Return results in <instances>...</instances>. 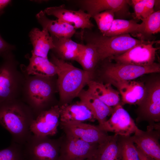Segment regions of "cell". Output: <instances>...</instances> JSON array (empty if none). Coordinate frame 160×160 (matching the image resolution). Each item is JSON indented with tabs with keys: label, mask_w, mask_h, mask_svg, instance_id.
Listing matches in <instances>:
<instances>
[{
	"label": "cell",
	"mask_w": 160,
	"mask_h": 160,
	"mask_svg": "<svg viewBox=\"0 0 160 160\" xmlns=\"http://www.w3.org/2000/svg\"><path fill=\"white\" fill-rule=\"evenodd\" d=\"M60 128L65 134L79 138L87 143L101 145L108 138L107 132L98 126L81 122H61Z\"/></svg>",
	"instance_id": "obj_14"
},
{
	"label": "cell",
	"mask_w": 160,
	"mask_h": 160,
	"mask_svg": "<svg viewBox=\"0 0 160 160\" xmlns=\"http://www.w3.org/2000/svg\"><path fill=\"white\" fill-rule=\"evenodd\" d=\"M0 65V104L15 98L22 81L12 52L3 57Z\"/></svg>",
	"instance_id": "obj_7"
},
{
	"label": "cell",
	"mask_w": 160,
	"mask_h": 160,
	"mask_svg": "<svg viewBox=\"0 0 160 160\" xmlns=\"http://www.w3.org/2000/svg\"><path fill=\"white\" fill-rule=\"evenodd\" d=\"M51 37L55 46L51 50L55 56L65 61H76L82 44L77 43L71 38Z\"/></svg>",
	"instance_id": "obj_20"
},
{
	"label": "cell",
	"mask_w": 160,
	"mask_h": 160,
	"mask_svg": "<svg viewBox=\"0 0 160 160\" xmlns=\"http://www.w3.org/2000/svg\"><path fill=\"white\" fill-rule=\"evenodd\" d=\"M81 9L86 11L90 18L103 11H113L118 19H124L130 16L129 5L131 1L128 0H76L71 1Z\"/></svg>",
	"instance_id": "obj_8"
},
{
	"label": "cell",
	"mask_w": 160,
	"mask_h": 160,
	"mask_svg": "<svg viewBox=\"0 0 160 160\" xmlns=\"http://www.w3.org/2000/svg\"><path fill=\"white\" fill-rule=\"evenodd\" d=\"M155 0H131L134 10L135 18L143 21L155 12Z\"/></svg>",
	"instance_id": "obj_28"
},
{
	"label": "cell",
	"mask_w": 160,
	"mask_h": 160,
	"mask_svg": "<svg viewBox=\"0 0 160 160\" xmlns=\"http://www.w3.org/2000/svg\"><path fill=\"white\" fill-rule=\"evenodd\" d=\"M83 41L94 45L98 52L100 61L124 53L136 45L145 41L137 39L129 34L106 36L92 32L91 30H81L75 34Z\"/></svg>",
	"instance_id": "obj_3"
},
{
	"label": "cell",
	"mask_w": 160,
	"mask_h": 160,
	"mask_svg": "<svg viewBox=\"0 0 160 160\" xmlns=\"http://www.w3.org/2000/svg\"><path fill=\"white\" fill-rule=\"evenodd\" d=\"M136 147L152 160H160V126L150 124L144 131L139 129L131 136Z\"/></svg>",
	"instance_id": "obj_13"
},
{
	"label": "cell",
	"mask_w": 160,
	"mask_h": 160,
	"mask_svg": "<svg viewBox=\"0 0 160 160\" xmlns=\"http://www.w3.org/2000/svg\"><path fill=\"white\" fill-rule=\"evenodd\" d=\"M60 107V121L61 122H94L96 119L87 106L79 101L61 105Z\"/></svg>",
	"instance_id": "obj_18"
},
{
	"label": "cell",
	"mask_w": 160,
	"mask_h": 160,
	"mask_svg": "<svg viewBox=\"0 0 160 160\" xmlns=\"http://www.w3.org/2000/svg\"><path fill=\"white\" fill-rule=\"evenodd\" d=\"M29 61L25 68L28 75L52 77L57 75V67L48 58L32 55L29 58Z\"/></svg>",
	"instance_id": "obj_24"
},
{
	"label": "cell",
	"mask_w": 160,
	"mask_h": 160,
	"mask_svg": "<svg viewBox=\"0 0 160 160\" xmlns=\"http://www.w3.org/2000/svg\"><path fill=\"white\" fill-rule=\"evenodd\" d=\"M87 90L107 105L114 107L120 103L119 92L114 89L110 83L90 81L87 85Z\"/></svg>",
	"instance_id": "obj_23"
},
{
	"label": "cell",
	"mask_w": 160,
	"mask_h": 160,
	"mask_svg": "<svg viewBox=\"0 0 160 160\" xmlns=\"http://www.w3.org/2000/svg\"><path fill=\"white\" fill-rule=\"evenodd\" d=\"M121 103L113 108L110 118L97 126L106 132L123 137L130 136L139 129Z\"/></svg>",
	"instance_id": "obj_11"
},
{
	"label": "cell",
	"mask_w": 160,
	"mask_h": 160,
	"mask_svg": "<svg viewBox=\"0 0 160 160\" xmlns=\"http://www.w3.org/2000/svg\"><path fill=\"white\" fill-rule=\"evenodd\" d=\"M36 17L43 29L47 30L51 36L71 38L76 33V29L72 26L58 19H49L44 11H40Z\"/></svg>",
	"instance_id": "obj_19"
},
{
	"label": "cell",
	"mask_w": 160,
	"mask_h": 160,
	"mask_svg": "<svg viewBox=\"0 0 160 160\" xmlns=\"http://www.w3.org/2000/svg\"><path fill=\"white\" fill-rule=\"evenodd\" d=\"M160 72V65L154 63L148 65L141 66L109 61L102 67V78L108 83L110 81L132 80L143 75Z\"/></svg>",
	"instance_id": "obj_5"
},
{
	"label": "cell",
	"mask_w": 160,
	"mask_h": 160,
	"mask_svg": "<svg viewBox=\"0 0 160 160\" xmlns=\"http://www.w3.org/2000/svg\"><path fill=\"white\" fill-rule=\"evenodd\" d=\"M29 36L33 47L32 55L48 58L49 51L55 46L53 39L47 30L42 29L41 31L37 28H34Z\"/></svg>",
	"instance_id": "obj_22"
},
{
	"label": "cell",
	"mask_w": 160,
	"mask_h": 160,
	"mask_svg": "<svg viewBox=\"0 0 160 160\" xmlns=\"http://www.w3.org/2000/svg\"><path fill=\"white\" fill-rule=\"evenodd\" d=\"M100 61L98 52L94 45L89 43L82 44L76 61L80 65L83 70L94 75Z\"/></svg>",
	"instance_id": "obj_27"
},
{
	"label": "cell",
	"mask_w": 160,
	"mask_h": 160,
	"mask_svg": "<svg viewBox=\"0 0 160 160\" xmlns=\"http://www.w3.org/2000/svg\"><path fill=\"white\" fill-rule=\"evenodd\" d=\"M11 2L12 1L10 0H0V12L4 11L3 9Z\"/></svg>",
	"instance_id": "obj_34"
},
{
	"label": "cell",
	"mask_w": 160,
	"mask_h": 160,
	"mask_svg": "<svg viewBox=\"0 0 160 160\" xmlns=\"http://www.w3.org/2000/svg\"><path fill=\"white\" fill-rule=\"evenodd\" d=\"M145 85V97L139 105L137 121H147L150 124L160 121V80L156 79Z\"/></svg>",
	"instance_id": "obj_10"
},
{
	"label": "cell",
	"mask_w": 160,
	"mask_h": 160,
	"mask_svg": "<svg viewBox=\"0 0 160 160\" xmlns=\"http://www.w3.org/2000/svg\"><path fill=\"white\" fill-rule=\"evenodd\" d=\"M158 41H145L137 44L125 52L119 55L111 57L109 61L116 63L144 66L154 63L157 48L153 45Z\"/></svg>",
	"instance_id": "obj_12"
},
{
	"label": "cell",
	"mask_w": 160,
	"mask_h": 160,
	"mask_svg": "<svg viewBox=\"0 0 160 160\" xmlns=\"http://www.w3.org/2000/svg\"><path fill=\"white\" fill-rule=\"evenodd\" d=\"M35 119L31 108L15 99L0 104V124L10 133L13 142L25 143L33 134L30 127Z\"/></svg>",
	"instance_id": "obj_1"
},
{
	"label": "cell",
	"mask_w": 160,
	"mask_h": 160,
	"mask_svg": "<svg viewBox=\"0 0 160 160\" xmlns=\"http://www.w3.org/2000/svg\"><path fill=\"white\" fill-rule=\"evenodd\" d=\"M142 21L144 29L141 36H150L160 32V10L155 11Z\"/></svg>",
	"instance_id": "obj_31"
},
{
	"label": "cell",
	"mask_w": 160,
	"mask_h": 160,
	"mask_svg": "<svg viewBox=\"0 0 160 160\" xmlns=\"http://www.w3.org/2000/svg\"><path fill=\"white\" fill-rule=\"evenodd\" d=\"M60 107L58 105L41 112L34 120L30 130L34 135L49 136L55 135L60 124Z\"/></svg>",
	"instance_id": "obj_16"
},
{
	"label": "cell",
	"mask_w": 160,
	"mask_h": 160,
	"mask_svg": "<svg viewBox=\"0 0 160 160\" xmlns=\"http://www.w3.org/2000/svg\"><path fill=\"white\" fill-rule=\"evenodd\" d=\"M121 156L119 136L114 134L99 145L95 157L97 160H121Z\"/></svg>",
	"instance_id": "obj_26"
},
{
	"label": "cell",
	"mask_w": 160,
	"mask_h": 160,
	"mask_svg": "<svg viewBox=\"0 0 160 160\" xmlns=\"http://www.w3.org/2000/svg\"><path fill=\"white\" fill-rule=\"evenodd\" d=\"M50 61L58 68L56 86L59 93L58 105L71 103L84 87L93 80L94 74L58 59L52 52Z\"/></svg>",
	"instance_id": "obj_2"
},
{
	"label": "cell",
	"mask_w": 160,
	"mask_h": 160,
	"mask_svg": "<svg viewBox=\"0 0 160 160\" xmlns=\"http://www.w3.org/2000/svg\"><path fill=\"white\" fill-rule=\"evenodd\" d=\"M136 148L140 160H152L146 156L137 147Z\"/></svg>",
	"instance_id": "obj_35"
},
{
	"label": "cell",
	"mask_w": 160,
	"mask_h": 160,
	"mask_svg": "<svg viewBox=\"0 0 160 160\" xmlns=\"http://www.w3.org/2000/svg\"><path fill=\"white\" fill-rule=\"evenodd\" d=\"M119 140L121 149V160H140L136 147L131 136H119Z\"/></svg>",
	"instance_id": "obj_29"
},
{
	"label": "cell",
	"mask_w": 160,
	"mask_h": 160,
	"mask_svg": "<svg viewBox=\"0 0 160 160\" xmlns=\"http://www.w3.org/2000/svg\"><path fill=\"white\" fill-rule=\"evenodd\" d=\"M80 101L85 103L92 112L99 125L102 124L111 115L113 108L109 107L94 96L87 89H83L78 97Z\"/></svg>",
	"instance_id": "obj_21"
},
{
	"label": "cell",
	"mask_w": 160,
	"mask_h": 160,
	"mask_svg": "<svg viewBox=\"0 0 160 160\" xmlns=\"http://www.w3.org/2000/svg\"><path fill=\"white\" fill-rule=\"evenodd\" d=\"M0 160H25L23 145L12 142L8 147L0 150Z\"/></svg>",
	"instance_id": "obj_32"
},
{
	"label": "cell",
	"mask_w": 160,
	"mask_h": 160,
	"mask_svg": "<svg viewBox=\"0 0 160 160\" xmlns=\"http://www.w3.org/2000/svg\"><path fill=\"white\" fill-rule=\"evenodd\" d=\"M52 77L34 76L25 81L26 104L35 118L42 112L55 105L51 103L55 89Z\"/></svg>",
	"instance_id": "obj_4"
},
{
	"label": "cell",
	"mask_w": 160,
	"mask_h": 160,
	"mask_svg": "<svg viewBox=\"0 0 160 160\" xmlns=\"http://www.w3.org/2000/svg\"><path fill=\"white\" fill-rule=\"evenodd\" d=\"M61 141L32 134L23 145L25 160H59Z\"/></svg>",
	"instance_id": "obj_6"
},
{
	"label": "cell",
	"mask_w": 160,
	"mask_h": 160,
	"mask_svg": "<svg viewBox=\"0 0 160 160\" xmlns=\"http://www.w3.org/2000/svg\"><path fill=\"white\" fill-rule=\"evenodd\" d=\"M115 14L111 10L102 12L93 17L101 33L103 35L110 29L114 20Z\"/></svg>",
	"instance_id": "obj_30"
},
{
	"label": "cell",
	"mask_w": 160,
	"mask_h": 160,
	"mask_svg": "<svg viewBox=\"0 0 160 160\" xmlns=\"http://www.w3.org/2000/svg\"><path fill=\"white\" fill-rule=\"evenodd\" d=\"M44 11L46 15L53 16L59 20L71 25L75 29L91 30L94 26L88 14L80 9L77 10L68 9L63 4L47 7Z\"/></svg>",
	"instance_id": "obj_15"
},
{
	"label": "cell",
	"mask_w": 160,
	"mask_h": 160,
	"mask_svg": "<svg viewBox=\"0 0 160 160\" xmlns=\"http://www.w3.org/2000/svg\"><path fill=\"white\" fill-rule=\"evenodd\" d=\"M59 160H75L95 157L99 145L73 136H61Z\"/></svg>",
	"instance_id": "obj_9"
},
{
	"label": "cell",
	"mask_w": 160,
	"mask_h": 160,
	"mask_svg": "<svg viewBox=\"0 0 160 160\" xmlns=\"http://www.w3.org/2000/svg\"><path fill=\"white\" fill-rule=\"evenodd\" d=\"M144 29V23L140 24L133 20L114 19L110 30L105 34L106 36H113L126 34H133L140 37Z\"/></svg>",
	"instance_id": "obj_25"
},
{
	"label": "cell",
	"mask_w": 160,
	"mask_h": 160,
	"mask_svg": "<svg viewBox=\"0 0 160 160\" xmlns=\"http://www.w3.org/2000/svg\"><path fill=\"white\" fill-rule=\"evenodd\" d=\"M4 13V11L0 12V17ZM15 48V46L5 41L0 35V56L3 57L11 52Z\"/></svg>",
	"instance_id": "obj_33"
},
{
	"label": "cell",
	"mask_w": 160,
	"mask_h": 160,
	"mask_svg": "<svg viewBox=\"0 0 160 160\" xmlns=\"http://www.w3.org/2000/svg\"><path fill=\"white\" fill-rule=\"evenodd\" d=\"M75 160H97L96 157H93L86 159H80Z\"/></svg>",
	"instance_id": "obj_36"
},
{
	"label": "cell",
	"mask_w": 160,
	"mask_h": 160,
	"mask_svg": "<svg viewBox=\"0 0 160 160\" xmlns=\"http://www.w3.org/2000/svg\"><path fill=\"white\" fill-rule=\"evenodd\" d=\"M121 95V103L139 105L144 99L146 92L145 85L142 82L133 80L110 81Z\"/></svg>",
	"instance_id": "obj_17"
}]
</instances>
